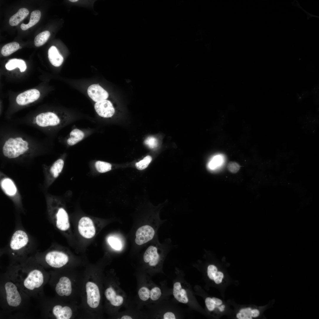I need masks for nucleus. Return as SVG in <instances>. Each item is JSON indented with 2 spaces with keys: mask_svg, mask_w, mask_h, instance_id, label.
I'll use <instances>...</instances> for the list:
<instances>
[{
  "mask_svg": "<svg viewBox=\"0 0 319 319\" xmlns=\"http://www.w3.org/2000/svg\"><path fill=\"white\" fill-rule=\"evenodd\" d=\"M1 131L0 147L3 155L11 159L27 155L46 147L45 143L9 127Z\"/></svg>",
  "mask_w": 319,
  "mask_h": 319,
  "instance_id": "obj_1",
  "label": "nucleus"
},
{
  "mask_svg": "<svg viewBox=\"0 0 319 319\" xmlns=\"http://www.w3.org/2000/svg\"><path fill=\"white\" fill-rule=\"evenodd\" d=\"M65 113L53 110L42 112L22 122L36 128L46 133H50L63 127L69 122Z\"/></svg>",
  "mask_w": 319,
  "mask_h": 319,
  "instance_id": "obj_2",
  "label": "nucleus"
},
{
  "mask_svg": "<svg viewBox=\"0 0 319 319\" xmlns=\"http://www.w3.org/2000/svg\"><path fill=\"white\" fill-rule=\"evenodd\" d=\"M30 235L19 224L17 225L7 246L9 252L16 258L25 257L34 247Z\"/></svg>",
  "mask_w": 319,
  "mask_h": 319,
  "instance_id": "obj_3",
  "label": "nucleus"
},
{
  "mask_svg": "<svg viewBox=\"0 0 319 319\" xmlns=\"http://www.w3.org/2000/svg\"><path fill=\"white\" fill-rule=\"evenodd\" d=\"M48 211L51 222L60 231L66 233L69 230L70 224L67 212L63 206L48 205Z\"/></svg>",
  "mask_w": 319,
  "mask_h": 319,
  "instance_id": "obj_4",
  "label": "nucleus"
},
{
  "mask_svg": "<svg viewBox=\"0 0 319 319\" xmlns=\"http://www.w3.org/2000/svg\"><path fill=\"white\" fill-rule=\"evenodd\" d=\"M38 261H41L51 267L59 268L65 265L68 262V255L64 251L50 248L36 256Z\"/></svg>",
  "mask_w": 319,
  "mask_h": 319,
  "instance_id": "obj_5",
  "label": "nucleus"
},
{
  "mask_svg": "<svg viewBox=\"0 0 319 319\" xmlns=\"http://www.w3.org/2000/svg\"><path fill=\"white\" fill-rule=\"evenodd\" d=\"M44 282V276L42 272L39 269L34 268L28 274L23 281V285L26 289L32 290L39 288Z\"/></svg>",
  "mask_w": 319,
  "mask_h": 319,
  "instance_id": "obj_6",
  "label": "nucleus"
},
{
  "mask_svg": "<svg viewBox=\"0 0 319 319\" xmlns=\"http://www.w3.org/2000/svg\"><path fill=\"white\" fill-rule=\"evenodd\" d=\"M157 227L147 225L139 228L135 234V241L136 244L141 245L153 239L156 234Z\"/></svg>",
  "mask_w": 319,
  "mask_h": 319,
  "instance_id": "obj_7",
  "label": "nucleus"
},
{
  "mask_svg": "<svg viewBox=\"0 0 319 319\" xmlns=\"http://www.w3.org/2000/svg\"><path fill=\"white\" fill-rule=\"evenodd\" d=\"M78 228L80 235L85 238L90 239L95 235L96 229L94 222L88 217H83L79 219Z\"/></svg>",
  "mask_w": 319,
  "mask_h": 319,
  "instance_id": "obj_8",
  "label": "nucleus"
},
{
  "mask_svg": "<svg viewBox=\"0 0 319 319\" xmlns=\"http://www.w3.org/2000/svg\"><path fill=\"white\" fill-rule=\"evenodd\" d=\"M6 294V300L8 305L16 307L20 304L22 299L17 287L13 283L8 281L4 285Z\"/></svg>",
  "mask_w": 319,
  "mask_h": 319,
  "instance_id": "obj_9",
  "label": "nucleus"
},
{
  "mask_svg": "<svg viewBox=\"0 0 319 319\" xmlns=\"http://www.w3.org/2000/svg\"><path fill=\"white\" fill-rule=\"evenodd\" d=\"M87 303L90 307L96 308L99 305L100 295L99 288L95 283L87 282L86 285Z\"/></svg>",
  "mask_w": 319,
  "mask_h": 319,
  "instance_id": "obj_10",
  "label": "nucleus"
},
{
  "mask_svg": "<svg viewBox=\"0 0 319 319\" xmlns=\"http://www.w3.org/2000/svg\"><path fill=\"white\" fill-rule=\"evenodd\" d=\"M40 95V92L38 89H30L18 95L16 98V102L19 106H25L38 100Z\"/></svg>",
  "mask_w": 319,
  "mask_h": 319,
  "instance_id": "obj_11",
  "label": "nucleus"
},
{
  "mask_svg": "<svg viewBox=\"0 0 319 319\" xmlns=\"http://www.w3.org/2000/svg\"><path fill=\"white\" fill-rule=\"evenodd\" d=\"M94 108L99 116L104 118L111 117L115 113L112 103L107 99L95 102Z\"/></svg>",
  "mask_w": 319,
  "mask_h": 319,
  "instance_id": "obj_12",
  "label": "nucleus"
},
{
  "mask_svg": "<svg viewBox=\"0 0 319 319\" xmlns=\"http://www.w3.org/2000/svg\"><path fill=\"white\" fill-rule=\"evenodd\" d=\"M87 92L89 97L95 102L106 100L108 92L98 84H92L88 87Z\"/></svg>",
  "mask_w": 319,
  "mask_h": 319,
  "instance_id": "obj_13",
  "label": "nucleus"
},
{
  "mask_svg": "<svg viewBox=\"0 0 319 319\" xmlns=\"http://www.w3.org/2000/svg\"><path fill=\"white\" fill-rule=\"evenodd\" d=\"M57 293L60 296H68L72 292L71 282L69 279L66 276L61 277L56 285L55 288Z\"/></svg>",
  "mask_w": 319,
  "mask_h": 319,
  "instance_id": "obj_14",
  "label": "nucleus"
},
{
  "mask_svg": "<svg viewBox=\"0 0 319 319\" xmlns=\"http://www.w3.org/2000/svg\"><path fill=\"white\" fill-rule=\"evenodd\" d=\"M173 294L174 298L179 302L184 304L188 302L186 290L183 288L180 282H175L173 285Z\"/></svg>",
  "mask_w": 319,
  "mask_h": 319,
  "instance_id": "obj_15",
  "label": "nucleus"
},
{
  "mask_svg": "<svg viewBox=\"0 0 319 319\" xmlns=\"http://www.w3.org/2000/svg\"><path fill=\"white\" fill-rule=\"evenodd\" d=\"M52 313L57 319H69L71 317L72 311L71 308L67 306L62 307L60 305L54 306L52 309Z\"/></svg>",
  "mask_w": 319,
  "mask_h": 319,
  "instance_id": "obj_16",
  "label": "nucleus"
},
{
  "mask_svg": "<svg viewBox=\"0 0 319 319\" xmlns=\"http://www.w3.org/2000/svg\"><path fill=\"white\" fill-rule=\"evenodd\" d=\"M85 136V134L83 131L78 128H74L71 131L66 143L69 146H73L82 140Z\"/></svg>",
  "mask_w": 319,
  "mask_h": 319,
  "instance_id": "obj_17",
  "label": "nucleus"
},
{
  "mask_svg": "<svg viewBox=\"0 0 319 319\" xmlns=\"http://www.w3.org/2000/svg\"><path fill=\"white\" fill-rule=\"evenodd\" d=\"M48 57L50 62L55 66L59 67L63 62V57L54 46H51L48 49Z\"/></svg>",
  "mask_w": 319,
  "mask_h": 319,
  "instance_id": "obj_18",
  "label": "nucleus"
},
{
  "mask_svg": "<svg viewBox=\"0 0 319 319\" xmlns=\"http://www.w3.org/2000/svg\"><path fill=\"white\" fill-rule=\"evenodd\" d=\"M105 295L106 299L113 306H120L123 303V297L121 295H117L115 290L111 287L108 288L105 290Z\"/></svg>",
  "mask_w": 319,
  "mask_h": 319,
  "instance_id": "obj_19",
  "label": "nucleus"
},
{
  "mask_svg": "<svg viewBox=\"0 0 319 319\" xmlns=\"http://www.w3.org/2000/svg\"><path fill=\"white\" fill-rule=\"evenodd\" d=\"M29 11L27 8L20 9L18 12L10 18L9 23L12 26L17 25L28 15Z\"/></svg>",
  "mask_w": 319,
  "mask_h": 319,
  "instance_id": "obj_20",
  "label": "nucleus"
},
{
  "mask_svg": "<svg viewBox=\"0 0 319 319\" xmlns=\"http://www.w3.org/2000/svg\"><path fill=\"white\" fill-rule=\"evenodd\" d=\"M6 69L8 70H12L18 68L21 72H24L27 68L25 61L22 60L14 58L10 59L5 65Z\"/></svg>",
  "mask_w": 319,
  "mask_h": 319,
  "instance_id": "obj_21",
  "label": "nucleus"
},
{
  "mask_svg": "<svg viewBox=\"0 0 319 319\" xmlns=\"http://www.w3.org/2000/svg\"><path fill=\"white\" fill-rule=\"evenodd\" d=\"M1 185L4 191L8 195L12 196L16 193V187L10 179L7 178L4 179L1 182Z\"/></svg>",
  "mask_w": 319,
  "mask_h": 319,
  "instance_id": "obj_22",
  "label": "nucleus"
},
{
  "mask_svg": "<svg viewBox=\"0 0 319 319\" xmlns=\"http://www.w3.org/2000/svg\"><path fill=\"white\" fill-rule=\"evenodd\" d=\"M41 16V13L39 10L33 11L31 13L29 22L27 24L22 23L21 25V28L23 30H26L32 27L39 21Z\"/></svg>",
  "mask_w": 319,
  "mask_h": 319,
  "instance_id": "obj_23",
  "label": "nucleus"
},
{
  "mask_svg": "<svg viewBox=\"0 0 319 319\" xmlns=\"http://www.w3.org/2000/svg\"><path fill=\"white\" fill-rule=\"evenodd\" d=\"M64 164V161L62 158L56 160L51 165L50 171L54 178H57L62 171Z\"/></svg>",
  "mask_w": 319,
  "mask_h": 319,
  "instance_id": "obj_24",
  "label": "nucleus"
},
{
  "mask_svg": "<svg viewBox=\"0 0 319 319\" xmlns=\"http://www.w3.org/2000/svg\"><path fill=\"white\" fill-rule=\"evenodd\" d=\"M19 47V44L17 42H13L7 43L2 47L1 53L4 56H9L18 50Z\"/></svg>",
  "mask_w": 319,
  "mask_h": 319,
  "instance_id": "obj_25",
  "label": "nucleus"
},
{
  "mask_svg": "<svg viewBox=\"0 0 319 319\" xmlns=\"http://www.w3.org/2000/svg\"><path fill=\"white\" fill-rule=\"evenodd\" d=\"M50 35V33L48 30L44 31L39 33L35 38V45L36 47H39L43 45L47 42Z\"/></svg>",
  "mask_w": 319,
  "mask_h": 319,
  "instance_id": "obj_26",
  "label": "nucleus"
},
{
  "mask_svg": "<svg viewBox=\"0 0 319 319\" xmlns=\"http://www.w3.org/2000/svg\"><path fill=\"white\" fill-rule=\"evenodd\" d=\"M95 166L97 170L100 173H104L111 169L112 165L108 162L101 161H96Z\"/></svg>",
  "mask_w": 319,
  "mask_h": 319,
  "instance_id": "obj_27",
  "label": "nucleus"
},
{
  "mask_svg": "<svg viewBox=\"0 0 319 319\" xmlns=\"http://www.w3.org/2000/svg\"><path fill=\"white\" fill-rule=\"evenodd\" d=\"M108 242L109 245L113 249L116 250H120L122 248V244L120 240L114 236L108 237Z\"/></svg>",
  "mask_w": 319,
  "mask_h": 319,
  "instance_id": "obj_28",
  "label": "nucleus"
},
{
  "mask_svg": "<svg viewBox=\"0 0 319 319\" xmlns=\"http://www.w3.org/2000/svg\"><path fill=\"white\" fill-rule=\"evenodd\" d=\"M152 160V158L150 156H147L143 159L136 162L135 164L136 168L138 170H141L147 168Z\"/></svg>",
  "mask_w": 319,
  "mask_h": 319,
  "instance_id": "obj_29",
  "label": "nucleus"
},
{
  "mask_svg": "<svg viewBox=\"0 0 319 319\" xmlns=\"http://www.w3.org/2000/svg\"><path fill=\"white\" fill-rule=\"evenodd\" d=\"M138 294L140 299L143 301L148 300L150 297V290L146 287H143L139 289Z\"/></svg>",
  "mask_w": 319,
  "mask_h": 319,
  "instance_id": "obj_30",
  "label": "nucleus"
},
{
  "mask_svg": "<svg viewBox=\"0 0 319 319\" xmlns=\"http://www.w3.org/2000/svg\"><path fill=\"white\" fill-rule=\"evenodd\" d=\"M162 294L161 289L158 287H154L150 290V298L152 301L158 300Z\"/></svg>",
  "mask_w": 319,
  "mask_h": 319,
  "instance_id": "obj_31",
  "label": "nucleus"
},
{
  "mask_svg": "<svg viewBox=\"0 0 319 319\" xmlns=\"http://www.w3.org/2000/svg\"><path fill=\"white\" fill-rule=\"evenodd\" d=\"M221 162L222 159L220 156H215L209 162L208 167L211 169H215L220 164Z\"/></svg>",
  "mask_w": 319,
  "mask_h": 319,
  "instance_id": "obj_32",
  "label": "nucleus"
},
{
  "mask_svg": "<svg viewBox=\"0 0 319 319\" xmlns=\"http://www.w3.org/2000/svg\"><path fill=\"white\" fill-rule=\"evenodd\" d=\"M144 144L151 149H154L157 147L158 141L156 138L153 136L147 138L144 141Z\"/></svg>",
  "mask_w": 319,
  "mask_h": 319,
  "instance_id": "obj_33",
  "label": "nucleus"
},
{
  "mask_svg": "<svg viewBox=\"0 0 319 319\" xmlns=\"http://www.w3.org/2000/svg\"><path fill=\"white\" fill-rule=\"evenodd\" d=\"M240 166L237 163L235 162L231 161L227 165V168L228 171L231 173H237L240 170Z\"/></svg>",
  "mask_w": 319,
  "mask_h": 319,
  "instance_id": "obj_34",
  "label": "nucleus"
},
{
  "mask_svg": "<svg viewBox=\"0 0 319 319\" xmlns=\"http://www.w3.org/2000/svg\"><path fill=\"white\" fill-rule=\"evenodd\" d=\"M217 271V268L214 265H210L208 266L207 269V274L211 279L213 280L214 276Z\"/></svg>",
  "mask_w": 319,
  "mask_h": 319,
  "instance_id": "obj_35",
  "label": "nucleus"
},
{
  "mask_svg": "<svg viewBox=\"0 0 319 319\" xmlns=\"http://www.w3.org/2000/svg\"><path fill=\"white\" fill-rule=\"evenodd\" d=\"M205 304L208 310L210 311L213 310L215 307V304L212 298L208 297L205 300Z\"/></svg>",
  "mask_w": 319,
  "mask_h": 319,
  "instance_id": "obj_36",
  "label": "nucleus"
},
{
  "mask_svg": "<svg viewBox=\"0 0 319 319\" xmlns=\"http://www.w3.org/2000/svg\"><path fill=\"white\" fill-rule=\"evenodd\" d=\"M223 276V274L222 272L217 271L214 276L213 280L216 284H219L222 282Z\"/></svg>",
  "mask_w": 319,
  "mask_h": 319,
  "instance_id": "obj_37",
  "label": "nucleus"
},
{
  "mask_svg": "<svg viewBox=\"0 0 319 319\" xmlns=\"http://www.w3.org/2000/svg\"><path fill=\"white\" fill-rule=\"evenodd\" d=\"M163 318L164 319H175L176 317L174 314L170 312L165 313L163 315Z\"/></svg>",
  "mask_w": 319,
  "mask_h": 319,
  "instance_id": "obj_38",
  "label": "nucleus"
},
{
  "mask_svg": "<svg viewBox=\"0 0 319 319\" xmlns=\"http://www.w3.org/2000/svg\"><path fill=\"white\" fill-rule=\"evenodd\" d=\"M251 309L249 308L243 309L240 310V312L244 313L252 319V317L251 316Z\"/></svg>",
  "mask_w": 319,
  "mask_h": 319,
  "instance_id": "obj_39",
  "label": "nucleus"
},
{
  "mask_svg": "<svg viewBox=\"0 0 319 319\" xmlns=\"http://www.w3.org/2000/svg\"><path fill=\"white\" fill-rule=\"evenodd\" d=\"M237 317L239 319H251V318L244 313L240 312L237 315Z\"/></svg>",
  "mask_w": 319,
  "mask_h": 319,
  "instance_id": "obj_40",
  "label": "nucleus"
},
{
  "mask_svg": "<svg viewBox=\"0 0 319 319\" xmlns=\"http://www.w3.org/2000/svg\"><path fill=\"white\" fill-rule=\"evenodd\" d=\"M259 314V312L257 309H253L251 310V316L252 317H256Z\"/></svg>",
  "mask_w": 319,
  "mask_h": 319,
  "instance_id": "obj_41",
  "label": "nucleus"
},
{
  "mask_svg": "<svg viewBox=\"0 0 319 319\" xmlns=\"http://www.w3.org/2000/svg\"><path fill=\"white\" fill-rule=\"evenodd\" d=\"M212 299L215 305H219L222 303V301L218 298L213 297L212 298Z\"/></svg>",
  "mask_w": 319,
  "mask_h": 319,
  "instance_id": "obj_42",
  "label": "nucleus"
},
{
  "mask_svg": "<svg viewBox=\"0 0 319 319\" xmlns=\"http://www.w3.org/2000/svg\"><path fill=\"white\" fill-rule=\"evenodd\" d=\"M121 318V319H132V318L130 316L124 315Z\"/></svg>",
  "mask_w": 319,
  "mask_h": 319,
  "instance_id": "obj_43",
  "label": "nucleus"
},
{
  "mask_svg": "<svg viewBox=\"0 0 319 319\" xmlns=\"http://www.w3.org/2000/svg\"><path fill=\"white\" fill-rule=\"evenodd\" d=\"M69 1H71V2H76L77 1H78V0H69Z\"/></svg>",
  "mask_w": 319,
  "mask_h": 319,
  "instance_id": "obj_44",
  "label": "nucleus"
},
{
  "mask_svg": "<svg viewBox=\"0 0 319 319\" xmlns=\"http://www.w3.org/2000/svg\"><path fill=\"white\" fill-rule=\"evenodd\" d=\"M22 48L21 47H19V49H20Z\"/></svg>",
  "mask_w": 319,
  "mask_h": 319,
  "instance_id": "obj_45",
  "label": "nucleus"
}]
</instances>
